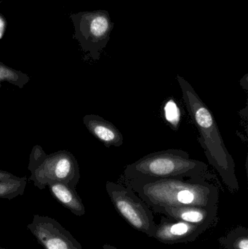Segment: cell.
Instances as JSON below:
<instances>
[{"instance_id": "obj_1", "label": "cell", "mask_w": 248, "mask_h": 249, "mask_svg": "<svg viewBox=\"0 0 248 249\" xmlns=\"http://www.w3.org/2000/svg\"><path fill=\"white\" fill-rule=\"evenodd\" d=\"M176 79L189 116L199 132L198 142L208 162L215 168L229 190L237 193L240 187L235 162L226 146L214 113L184 77L177 75Z\"/></svg>"}, {"instance_id": "obj_2", "label": "cell", "mask_w": 248, "mask_h": 249, "mask_svg": "<svg viewBox=\"0 0 248 249\" xmlns=\"http://www.w3.org/2000/svg\"><path fill=\"white\" fill-rule=\"evenodd\" d=\"M122 181L124 185L132 189L155 213L164 207L218 206L219 190L208 180L163 178L154 181Z\"/></svg>"}, {"instance_id": "obj_3", "label": "cell", "mask_w": 248, "mask_h": 249, "mask_svg": "<svg viewBox=\"0 0 248 249\" xmlns=\"http://www.w3.org/2000/svg\"><path fill=\"white\" fill-rule=\"evenodd\" d=\"M126 181H147L163 178L205 179L214 181L208 165L202 161L192 159L188 152L182 149H170L148 154L131 164L123 172Z\"/></svg>"}, {"instance_id": "obj_4", "label": "cell", "mask_w": 248, "mask_h": 249, "mask_svg": "<svg viewBox=\"0 0 248 249\" xmlns=\"http://www.w3.org/2000/svg\"><path fill=\"white\" fill-rule=\"evenodd\" d=\"M77 39L84 53L94 61L100 58L102 51L110 39L114 23L106 10L80 12L70 16Z\"/></svg>"}, {"instance_id": "obj_5", "label": "cell", "mask_w": 248, "mask_h": 249, "mask_svg": "<svg viewBox=\"0 0 248 249\" xmlns=\"http://www.w3.org/2000/svg\"><path fill=\"white\" fill-rule=\"evenodd\" d=\"M106 190L116 212L130 226L153 238L155 221L147 203L132 189L119 183L108 181Z\"/></svg>"}, {"instance_id": "obj_6", "label": "cell", "mask_w": 248, "mask_h": 249, "mask_svg": "<svg viewBox=\"0 0 248 249\" xmlns=\"http://www.w3.org/2000/svg\"><path fill=\"white\" fill-rule=\"evenodd\" d=\"M80 178L78 162L73 154L66 150L47 155L45 162L29 177L39 190H44L49 183L55 181L76 188Z\"/></svg>"}, {"instance_id": "obj_7", "label": "cell", "mask_w": 248, "mask_h": 249, "mask_svg": "<svg viewBox=\"0 0 248 249\" xmlns=\"http://www.w3.org/2000/svg\"><path fill=\"white\" fill-rule=\"evenodd\" d=\"M27 229L44 249H83L69 231L50 216L34 215Z\"/></svg>"}, {"instance_id": "obj_8", "label": "cell", "mask_w": 248, "mask_h": 249, "mask_svg": "<svg viewBox=\"0 0 248 249\" xmlns=\"http://www.w3.org/2000/svg\"><path fill=\"white\" fill-rule=\"evenodd\" d=\"M211 228L209 225H196L163 217L160 223L156 225L153 238L167 245L193 242Z\"/></svg>"}, {"instance_id": "obj_9", "label": "cell", "mask_w": 248, "mask_h": 249, "mask_svg": "<svg viewBox=\"0 0 248 249\" xmlns=\"http://www.w3.org/2000/svg\"><path fill=\"white\" fill-rule=\"evenodd\" d=\"M218 206L206 208L201 206H176L164 207L156 212L165 215L169 219L182 221L196 225H209L213 227L218 220Z\"/></svg>"}, {"instance_id": "obj_10", "label": "cell", "mask_w": 248, "mask_h": 249, "mask_svg": "<svg viewBox=\"0 0 248 249\" xmlns=\"http://www.w3.org/2000/svg\"><path fill=\"white\" fill-rule=\"evenodd\" d=\"M83 121L87 130L106 148L119 147L123 143V136L120 130L104 118L90 114L85 115Z\"/></svg>"}, {"instance_id": "obj_11", "label": "cell", "mask_w": 248, "mask_h": 249, "mask_svg": "<svg viewBox=\"0 0 248 249\" xmlns=\"http://www.w3.org/2000/svg\"><path fill=\"white\" fill-rule=\"evenodd\" d=\"M52 197L77 216L85 214V208L76 188L62 182H50L48 184Z\"/></svg>"}, {"instance_id": "obj_12", "label": "cell", "mask_w": 248, "mask_h": 249, "mask_svg": "<svg viewBox=\"0 0 248 249\" xmlns=\"http://www.w3.org/2000/svg\"><path fill=\"white\" fill-rule=\"evenodd\" d=\"M224 249H248V229L239 226L218 239Z\"/></svg>"}, {"instance_id": "obj_13", "label": "cell", "mask_w": 248, "mask_h": 249, "mask_svg": "<svg viewBox=\"0 0 248 249\" xmlns=\"http://www.w3.org/2000/svg\"><path fill=\"white\" fill-rule=\"evenodd\" d=\"M27 178L17 177L0 180V198L12 200L24 194Z\"/></svg>"}, {"instance_id": "obj_14", "label": "cell", "mask_w": 248, "mask_h": 249, "mask_svg": "<svg viewBox=\"0 0 248 249\" xmlns=\"http://www.w3.org/2000/svg\"><path fill=\"white\" fill-rule=\"evenodd\" d=\"M29 80L30 77L27 74L19 70L10 68L0 61V88L1 87V83L6 82L22 89Z\"/></svg>"}, {"instance_id": "obj_15", "label": "cell", "mask_w": 248, "mask_h": 249, "mask_svg": "<svg viewBox=\"0 0 248 249\" xmlns=\"http://www.w3.org/2000/svg\"><path fill=\"white\" fill-rule=\"evenodd\" d=\"M163 114L165 120L170 128L177 131L180 127L182 112L179 105L173 98H169L163 106Z\"/></svg>"}, {"instance_id": "obj_16", "label": "cell", "mask_w": 248, "mask_h": 249, "mask_svg": "<svg viewBox=\"0 0 248 249\" xmlns=\"http://www.w3.org/2000/svg\"><path fill=\"white\" fill-rule=\"evenodd\" d=\"M47 155H48L45 153L42 146L39 145H35L33 146L30 154L29 166H28V169L29 172H31V174H33L45 162Z\"/></svg>"}, {"instance_id": "obj_17", "label": "cell", "mask_w": 248, "mask_h": 249, "mask_svg": "<svg viewBox=\"0 0 248 249\" xmlns=\"http://www.w3.org/2000/svg\"><path fill=\"white\" fill-rule=\"evenodd\" d=\"M6 26H7V23L4 18L0 15V39L2 38L3 35H4V32L6 30Z\"/></svg>"}, {"instance_id": "obj_18", "label": "cell", "mask_w": 248, "mask_h": 249, "mask_svg": "<svg viewBox=\"0 0 248 249\" xmlns=\"http://www.w3.org/2000/svg\"><path fill=\"white\" fill-rule=\"evenodd\" d=\"M16 176L7 172V171H1L0 170V180L7 179V178H14Z\"/></svg>"}, {"instance_id": "obj_19", "label": "cell", "mask_w": 248, "mask_h": 249, "mask_svg": "<svg viewBox=\"0 0 248 249\" xmlns=\"http://www.w3.org/2000/svg\"><path fill=\"white\" fill-rule=\"evenodd\" d=\"M103 249H118L114 246L110 245V244H106L103 246Z\"/></svg>"}, {"instance_id": "obj_20", "label": "cell", "mask_w": 248, "mask_h": 249, "mask_svg": "<svg viewBox=\"0 0 248 249\" xmlns=\"http://www.w3.org/2000/svg\"><path fill=\"white\" fill-rule=\"evenodd\" d=\"M0 249H6L5 248H1V247H0Z\"/></svg>"}]
</instances>
